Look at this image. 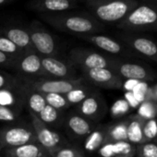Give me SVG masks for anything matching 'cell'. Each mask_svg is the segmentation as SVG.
Listing matches in <instances>:
<instances>
[{"label":"cell","instance_id":"obj_21","mask_svg":"<svg viewBox=\"0 0 157 157\" xmlns=\"http://www.w3.org/2000/svg\"><path fill=\"white\" fill-rule=\"evenodd\" d=\"M145 118L139 114H133L127 117L128 141L133 145H140L144 142L143 124Z\"/></svg>","mask_w":157,"mask_h":157},{"label":"cell","instance_id":"obj_31","mask_svg":"<svg viewBox=\"0 0 157 157\" xmlns=\"http://www.w3.org/2000/svg\"><path fill=\"white\" fill-rule=\"evenodd\" d=\"M137 157H157V142L148 141L136 146Z\"/></svg>","mask_w":157,"mask_h":157},{"label":"cell","instance_id":"obj_22","mask_svg":"<svg viewBox=\"0 0 157 157\" xmlns=\"http://www.w3.org/2000/svg\"><path fill=\"white\" fill-rule=\"evenodd\" d=\"M127 118L118 122L106 126V142L105 143H116L119 141H128L127 136Z\"/></svg>","mask_w":157,"mask_h":157},{"label":"cell","instance_id":"obj_26","mask_svg":"<svg viewBox=\"0 0 157 157\" xmlns=\"http://www.w3.org/2000/svg\"><path fill=\"white\" fill-rule=\"evenodd\" d=\"M22 96L14 89H0V105L13 109L21 105Z\"/></svg>","mask_w":157,"mask_h":157},{"label":"cell","instance_id":"obj_14","mask_svg":"<svg viewBox=\"0 0 157 157\" xmlns=\"http://www.w3.org/2000/svg\"><path fill=\"white\" fill-rule=\"evenodd\" d=\"M81 38L101 50L116 56H134L135 55L124 44L119 43L118 41L101 34H86V35H78L77 36Z\"/></svg>","mask_w":157,"mask_h":157},{"label":"cell","instance_id":"obj_35","mask_svg":"<svg viewBox=\"0 0 157 157\" xmlns=\"http://www.w3.org/2000/svg\"><path fill=\"white\" fill-rule=\"evenodd\" d=\"M16 59L0 51V67H14Z\"/></svg>","mask_w":157,"mask_h":157},{"label":"cell","instance_id":"obj_19","mask_svg":"<svg viewBox=\"0 0 157 157\" xmlns=\"http://www.w3.org/2000/svg\"><path fill=\"white\" fill-rule=\"evenodd\" d=\"M5 157H50V154L38 142L5 149Z\"/></svg>","mask_w":157,"mask_h":157},{"label":"cell","instance_id":"obj_32","mask_svg":"<svg viewBox=\"0 0 157 157\" xmlns=\"http://www.w3.org/2000/svg\"><path fill=\"white\" fill-rule=\"evenodd\" d=\"M51 157H84L83 152L78 147L69 144L63 146L50 154Z\"/></svg>","mask_w":157,"mask_h":157},{"label":"cell","instance_id":"obj_28","mask_svg":"<svg viewBox=\"0 0 157 157\" xmlns=\"http://www.w3.org/2000/svg\"><path fill=\"white\" fill-rule=\"evenodd\" d=\"M46 104L59 111L67 109L70 106V104L67 102L64 94H44Z\"/></svg>","mask_w":157,"mask_h":157},{"label":"cell","instance_id":"obj_11","mask_svg":"<svg viewBox=\"0 0 157 157\" xmlns=\"http://www.w3.org/2000/svg\"><path fill=\"white\" fill-rule=\"evenodd\" d=\"M119 39L134 55L157 62V44L154 41L130 33L120 34Z\"/></svg>","mask_w":157,"mask_h":157},{"label":"cell","instance_id":"obj_2","mask_svg":"<svg viewBox=\"0 0 157 157\" xmlns=\"http://www.w3.org/2000/svg\"><path fill=\"white\" fill-rule=\"evenodd\" d=\"M137 0H88L87 7L91 15L100 22L118 23L133 10Z\"/></svg>","mask_w":157,"mask_h":157},{"label":"cell","instance_id":"obj_15","mask_svg":"<svg viewBox=\"0 0 157 157\" xmlns=\"http://www.w3.org/2000/svg\"><path fill=\"white\" fill-rule=\"evenodd\" d=\"M13 67L22 74L45 78L42 66V56L35 51L25 52L16 59Z\"/></svg>","mask_w":157,"mask_h":157},{"label":"cell","instance_id":"obj_4","mask_svg":"<svg viewBox=\"0 0 157 157\" xmlns=\"http://www.w3.org/2000/svg\"><path fill=\"white\" fill-rule=\"evenodd\" d=\"M109 68L116 72L122 80L152 82L157 78V72L150 67L117 57H112Z\"/></svg>","mask_w":157,"mask_h":157},{"label":"cell","instance_id":"obj_5","mask_svg":"<svg viewBox=\"0 0 157 157\" xmlns=\"http://www.w3.org/2000/svg\"><path fill=\"white\" fill-rule=\"evenodd\" d=\"M82 78H39L26 81V87L42 94H66L71 90L85 84Z\"/></svg>","mask_w":157,"mask_h":157},{"label":"cell","instance_id":"obj_23","mask_svg":"<svg viewBox=\"0 0 157 157\" xmlns=\"http://www.w3.org/2000/svg\"><path fill=\"white\" fill-rule=\"evenodd\" d=\"M106 126L95 128L86 138L83 147L87 151L94 152L99 150L106 140Z\"/></svg>","mask_w":157,"mask_h":157},{"label":"cell","instance_id":"obj_13","mask_svg":"<svg viewBox=\"0 0 157 157\" xmlns=\"http://www.w3.org/2000/svg\"><path fill=\"white\" fill-rule=\"evenodd\" d=\"M78 114L90 121L100 120L106 113V104L103 96L96 91L82 103L77 105Z\"/></svg>","mask_w":157,"mask_h":157},{"label":"cell","instance_id":"obj_10","mask_svg":"<svg viewBox=\"0 0 157 157\" xmlns=\"http://www.w3.org/2000/svg\"><path fill=\"white\" fill-rule=\"evenodd\" d=\"M82 71V78L91 85L114 90H121L124 88L123 80L110 68H94Z\"/></svg>","mask_w":157,"mask_h":157},{"label":"cell","instance_id":"obj_24","mask_svg":"<svg viewBox=\"0 0 157 157\" xmlns=\"http://www.w3.org/2000/svg\"><path fill=\"white\" fill-rule=\"evenodd\" d=\"M25 100L30 109V114H33L35 116H37L47 105L44 94L31 90L29 88H27L26 91Z\"/></svg>","mask_w":157,"mask_h":157},{"label":"cell","instance_id":"obj_7","mask_svg":"<svg viewBox=\"0 0 157 157\" xmlns=\"http://www.w3.org/2000/svg\"><path fill=\"white\" fill-rule=\"evenodd\" d=\"M37 142L32 125H15L0 129V149H10Z\"/></svg>","mask_w":157,"mask_h":157},{"label":"cell","instance_id":"obj_27","mask_svg":"<svg viewBox=\"0 0 157 157\" xmlns=\"http://www.w3.org/2000/svg\"><path fill=\"white\" fill-rule=\"evenodd\" d=\"M0 51L15 59L19 58L21 55L25 53L1 33H0Z\"/></svg>","mask_w":157,"mask_h":157},{"label":"cell","instance_id":"obj_29","mask_svg":"<svg viewBox=\"0 0 157 157\" xmlns=\"http://www.w3.org/2000/svg\"><path fill=\"white\" fill-rule=\"evenodd\" d=\"M60 112L59 110L46 105L44 108L37 115V117L45 125H52L55 124L58 121L59 117H60Z\"/></svg>","mask_w":157,"mask_h":157},{"label":"cell","instance_id":"obj_30","mask_svg":"<svg viewBox=\"0 0 157 157\" xmlns=\"http://www.w3.org/2000/svg\"><path fill=\"white\" fill-rule=\"evenodd\" d=\"M144 142L155 141L157 139V118H145L143 124Z\"/></svg>","mask_w":157,"mask_h":157},{"label":"cell","instance_id":"obj_41","mask_svg":"<svg viewBox=\"0 0 157 157\" xmlns=\"http://www.w3.org/2000/svg\"><path fill=\"white\" fill-rule=\"evenodd\" d=\"M50 157H51V156H50Z\"/></svg>","mask_w":157,"mask_h":157},{"label":"cell","instance_id":"obj_18","mask_svg":"<svg viewBox=\"0 0 157 157\" xmlns=\"http://www.w3.org/2000/svg\"><path fill=\"white\" fill-rule=\"evenodd\" d=\"M66 127L68 131L78 138H86L96 127L94 123L81 115L70 114L66 119Z\"/></svg>","mask_w":157,"mask_h":157},{"label":"cell","instance_id":"obj_1","mask_svg":"<svg viewBox=\"0 0 157 157\" xmlns=\"http://www.w3.org/2000/svg\"><path fill=\"white\" fill-rule=\"evenodd\" d=\"M40 17L55 29L76 36L96 34L104 30L102 23L91 14H67L64 12L41 14Z\"/></svg>","mask_w":157,"mask_h":157},{"label":"cell","instance_id":"obj_12","mask_svg":"<svg viewBox=\"0 0 157 157\" xmlns=\"http://www.w3.org/2000/svg\"><path fill=\"white\" fill-rule=\"evenodd\" d=\"M42 66L45 78H76V69L69 61L63 60L57 56H42Z\"/></svg>","mask_w":157,"mask_h":157},{"label":"cell","instance_id":"obj_36","mask_svg":"<svg viewBox=\"0 0 157 157\" xmlns=\"http://www.w3.org/2000/svg\"><path fill=\"white\" fill-rule=\"evenodd\" d=\"M11 0H0V6H2V5H5L9 2H10Z\"/></svg>","mask_w":157,"mask_h":157},{"label":"cell","instance_id":"obj_33","mask_svg":"<svg viewBox=\"0 0 157 157\" xmlns=\"http://www.w3.org/2000/svg\"><path fill=\"white\" fill-rule=\"evenodd\" d=\"M17 85L18 82L14 77L0 71V89H15Z\"/></svg>","mask_w":157,"mask_h":157},{"label":"cell","instance_id":"obj_34","mask_svg":"<svg viewBox=\"0 0 157 157\" xmlns=\"http://www.w3.org/2000/svg\"><path fill=\"white\" fill-rule=\"evenodd\" d=\"M19 111L0 105V121L2 122H13L17 119Z\"/></svg>","mask_w":157,"mask_h":157},{"label":"cell","instance_id":"obj_37","mask_svg":"<svg viewBox=\"0 0 157 157\" xmlns=\"http://www.w3.org/2000/svg\"><path fill=\"white\" fill-rule=\"evenodd\" d=\"M147 1H151V0H147ZM151 1H152V4H155L157 2V0H151Z\"/></svg>","mask_w":157,"mask_h":157},{"label":"cell","instance_id":"obj_20","mask_svg":"<svg viewBox=\"0 0 157 157\" xmlns=\"http://www.w3.org/2000/svg\"><path fill=\"white\" fill-rule=\"evenodd\" d=\"M99 152L103 157H133L136 155V145L128 141L105 143L99 149Z\"/></svg>","mask_w":157,"mask_h":157},{"label":"cell","instance_id":"obj_16","mask_svg":"<svg viewBox=\"0 0 157 157\" xmlns=\"http://www.w3.org/2000/svg\"><path fill=\"white\" fill-rule=\"evenodd\" d=\"M77 7L75 0H33L30 8L41 14L64 13Z\"/></svg>","mask_w":157,"mask_h":157},{"label":"cell","instance_id":"obj_9","mask_svg":"<svg viewBox=\"0 0 157 157\" xmlns=\"http://www.w3.org/2000/svg\"><path fill=\"white\" fill-rule=\"evenodd\" d=\"M32 126L34 129L36 141L48 151L49 154L56 151L57 149L67 145L65 138L58 132L50 128L47 125L44 124L37 116L31 114Z\"/></svg>","mask_w":157,"mask_h":157},{"label":"cell","instance_id":"obj_40","mask_svg":"<svg viewBox=\"0 0 157 157\" xmlns=\"http://www.w3.org/2000/svg\"><path fill=\"white\" fill-rule=\"evenodd\" d=\"M155 142H157V139H156V140H155Z\"/></svg>","mask_w":157,"mask_h":157},{"label":"cell","instance_id":"obj_25","mask_svg":"<svg viewBox=\"0 0 157 157\" xmlns=\"http://www.w3.org/2000/svg\"><path fill=\"white\" fill-rule=\"evenodd\" d=\"M94 92V90H93V88H91L86 82L85 84H83L80 87H77V88L71 90L67 94H64V96L66 97L67 102L70 104V105H78L84 99H86L90 94H92Z\"/></svg>","mask_w":157,"mask_h":157},{"label":"cell","instance_id":"obj_6","mask_svg":"<svg viewBox=\"0 0 157 157\" xmlns=\"http://www.w3.org/2000/svg\"><path fill=\"white\" fill-rule=\"evenodd\" d=\"M33 49L41 56H56L57 45L54 36L38 21H33L27 28Z\"/></svg>","mask_w":157,"mask_h":157},{"label":"cell","instance_id":"obj_38","mask_svg":"<svg viewBox=\"0 0 157 157\" xmlns=\"http://www.w3.org/2000/svg\"><path fill=\"white\" fill-rule=\"evenodd\" d=\"M155 106H156V118H157V102H155Z\"/></svg>","mask_w":157,"mask_h":157},{"label":"cell","instance_id":"obj_39","mask_svg":"<svg viewBox=\"0 0 157 157\" xmlns=\"http://www.w3.org/2000/svg\"><path fill=\"white\" fill-rule=\"evenodd\" d=\"M153 6H155V7H156V8H157V5H153Z\"/></svg>","mask_w":157,"mask_h":157},{"label":"cell","instance_id":"obj_8","mask_svg":"<svg viewBox=\"0 0 157 157\" xmlns=\"http://www.w3.org/2000/svg\"><path fill=\"white\" fill-rule=\"evenodd\" d=\"M69 59L73 65L80 67L82 70H88L109 68L112 57L90 49L73 48L69 52Z\"/></svg>","mask_w":157,"mask_h":157},{"label":"cell","instance_id":"obj_17","mask_svg":"<svg viewBox=\"0 0 157 157\" xmlns=\"http://www.w3.org/2000/svg\"><path fill=\"white\" fill-rule=\"evenodd\" d=\"M0 33L10 39L23 52L34 51L27 29L21 27H6L0 31Z\"/></svg>","mask_w":157,"mask_h":157},{"label":"cell","instance_id":"obj_3","mask_svg":"<svg viewBox=\"0 0 157 157\" xmlns=\"http://www.w3.org/2000/svg\"><path fill=\"white\" fill-rule=\"evenodd\" d=\"M117 27L126 33L157 32V8L153 5L142 4L131 10Z\"/></svg>","mask_w":157,"mask_h":157}]
</instances>
